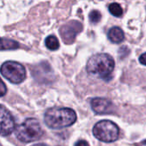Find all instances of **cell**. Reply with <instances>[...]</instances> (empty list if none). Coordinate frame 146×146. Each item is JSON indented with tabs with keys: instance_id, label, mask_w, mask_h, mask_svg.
Masks as SVG:
<instances>
[{
	"instance_id": "cell-16",
	"label": "cell",
	"mask_w": 146,
	"mask_h": 146,
	"mask_svg": "<svg viewBox=\"0 0 146 146\" xmlns=\"http://www.w3.org/2000/svg\"><path fill=\"white\" fill-rule=\"evenodd\" d=\"M75 146H90V145H89V143H88L87 141H85V140H79L76 143Z\"/></svg>"
},
{
	"instance_id": "cell-8",
	"label": "cell",
	"mask_w": 146,
	"mask_h": 146,
	"mask_svg": "<svg viewBox=\"0 0 146 146\" xmlns=\"http://www.w3.org/2000/svg\"><path fill=\"white\" fill-rule=\"evenodd\" d=\"M92 110L97 114L111 113L113 111V104L106 98L96 97L90 102Z\"/></svg>"
},
{
	"instance_id": "cell-11",
	"label": "cell",
	"mask_w": 146,
	"mask_h": 146,
	"mask_svg": "<svg viewBox=\"0 0 146 146\" xmlns=\"http://www.w3.org/2000/svg\"><path fill=\"white\" fill-rule=\"evenodd\" d=\"M45 43H46V46L49 50H52V51H55V50L58 49V47H59L58 40L54 35H49L48 37H46Z\"/></svg>"
},
{
	"instance_id": "cell-14",
	"label": "cell",
	"mask_w": 146,
	"mask_h": 146,
	"mask_svg": "<svg viewBox=\"0 0 146 146\" xmlns=\"http://www.w3.org/2000/svg\"><path fill=\"white\" fill-rule=\"evenodd\" d=\"M7 92V88L6 85L5 84V83L2 81V79L0 78V97L4 96Z\"/></svg>"
},
{
	"instance_id": "cell-12",
	"label": "cell",
	"mask_w": 146,
	"mask_h": 146,
	"mask_svg": "<svg viewBox=\"0 0 146 146\" xmlns=\"http://www.w3.org/2000/svg\"><path fill=\"white\" fill-rule=\"evenodd\" d=\"M108 10H109V12L113 16L117 17H121L122 14H123V9H122V7L119 4H117V3L111 4L109 5V7H108Z\"/></svg>"
},
{
	"instance_id": "cell-9",
	"label": "cell",
	"mask_w": 146,
	"mask_h": 146,
	"mask_svg": "<svg viewBox=\"0 0 146 146\" xmlns=\"http://www.w3.org/2000/svg\"><path fill=\"white\" fill-rule=\"evenodd\" d=\"M108 39L113 42V43H120L124 40L125 39V35L124 32L121 29L118 27H113L112 28L108 34Z\"/></svg>"
},
{
	"instance_id": "cell-1",
	"label": "cell",
	"mask_w": 146,
	"mask_h": 146,
	"mask_svg": "<svg viewBox=\"0 0 146 146\" xmlns=\"http://www.w3.org/2000/svg\"><path fill=\"white\" fill-rule=\"evenodd\" d=\"M46 125L52 129H62L73 125L77 120L75 111L68 108H52L44 116Z\"/></svg>"
},
{
	"instance_id": "cell-2",
	"label": "cell",
	"mask_w": 146,
	"mask_h": 146,
	"mask_svg": "<svg viewBox=\"0 0 146 146\" xmlns=\"http://www.w3.org/2000/svg\"><path fill=\"white\" fill-rule=\"evenodd\" d=\"M86 68L89 74L104 79L110 77L113 72L114 60L109 54L98 53L89 59Z\"/></svg>"
},
{
	"instance_id": "cell-5",
	"label": "cell",
	"mask_w": 146,
	"mask_h": 146,
	"mask_svg": "<svg viewBox=\"0 0 146 146\" xmlns=\"http://www.w3.org/2000/svg\"><path fill=\"white\" fill-rule=\"evenodd\" d=\"M1 74L13 84H20L26 78V70L23 64L15 61H7L0 68Z\"/></svg>"
},
{
	"instance_id": "cell-4",
	"label": "cell",
	"mask_w": 146,
	"mask_h": 146,
	"mask_svg": "<svg viewBox=\"0 0 146 146\" xmlns=\"http://www.w3.org/2000/svg\"><path fill=\"white\" fill-rule=\"evenodd\" d=\"M94 136L100 141L104 143H112L118 139L119 129L118 125L110 120H101L93 127Z\"/></svg>"
},
{
	"instance_id": "cell-15",
	"label": "cell",
	"mask_w": 146,
	"mask_h": 146,
	"mask_svg": "<svg viewBox=\"0 0 146 146\" xmlns=\"http://www.w3.org/2000/svg\"><path fill=\"white\" fill-rule=\"evenodd\" d=\"M139 62L143 64V65H146V52L143 53L140 57H139Z\"/></svg>"
},
{
	"instance_id": "cell-17",
	"label": "cell",
	"mask_w": 146,
	"mask_h": 146,
	"mask_svg": "<svg viewBox=\"0 0 146 146\" xmlns=\"http://www.w3.org/2000/svg\"><path fill=\"white\" fill-rule=\"evenodd\" d=\"M35 146H45V145H42V144H38V145H35Z\"/></svg>"
},
{
	"instance_id": "cell-7",
	"label": "cell",
	"mask_w": 146,
	"mask_h": 146,
	"mask_svg": "<svg viewBox=\"0 0 146 146\" xmlns=\"http://www.w3.org/2000/svg\"><path fill=\"white\" fill-rule=\"evenodd\" d=\"M16 122L11 113L0 105V136H8L15 129Z\"/></svg>"
},
{
	"instance_id": "cell-6",
	"label": "cell",
	"mask_w": 146,
	"mask_h": 146,
	"mask_svg": "<svg viewBox=\"0 0 146 146\" xmlns=\"http://www.w3.org/2000/svg\"><path fill=\"white\" fill-rule=\"evenodd\" d=\"M82 30H83V26L81 23L78 21H70L60 28L59 33L64 43L71 44L74 42L77 35Z\"/></svg>"
},
{
	"instance_id": "cell-13",
	"label": "cell",
	"mask_w": 146,
	"mask_h": 146,
	"mask_svg": "<svg viewBox=\"0 0 146 146\" xmlns=\"http://www.w3.org/2000/svg\"><path fill=\"white\" fill-rule=\"evenodd\" d=\"M102 19V14L98 11H93L90 14V20L92 23H97Z\"/></svg>"
},
{
	"instance_id": "cell-3",
	"label": "cell",
	"mask_w": 146,
	"mask_h": 146,
	"mask_svg": "<svg viewBox=\"0 0 146 146\" xmlns=\"http://www.w3.org/2000/svg\"><path fill=\"white\" fill-rule=\"evenodd\" d=\"M15 134L21 142L30 143L40 139L43 135V130L39 120L29 118L17 127Z\"/></svg>"
},
{
	"instance_id": "cell-10",
	"label": "cell",
	"mask_w": 146,
	"mask_h": 146,
	"mask_svg": "<svg viewBox=\"0 0 146 146\" xmlns=\"http://www.w3.org/2000/svg\"><path fill=\"white\" fill-rule=\"evenodd\" d=\"M19 47V43L16 40L6 39V38H0V51L3 50H15Z\"/></svg>"
}]
</instances>
